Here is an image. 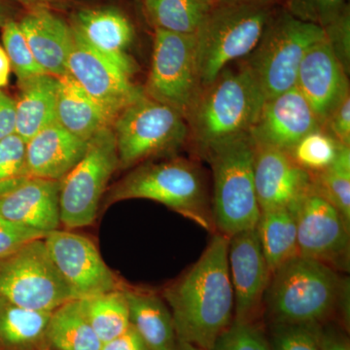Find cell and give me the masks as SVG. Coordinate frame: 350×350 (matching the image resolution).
<instances>
[{"mask_svg": "<svg viewBox=\"0 0 350 350\" xmlns=\"http://www.w3.org/2000/svg\"><path fill=\"white\" fill-rule=\"evenodd\" d=\"M228 248L229 238L214 234L199 260L163 290L177 338L204 350L234 320Z\"/></svg>", "mask_w": 350, "mask_h": 350, "instance_id": "6da1fadb", "label": "cell"}, {"mask_svg": "<svg viewBox=\"0 0 350 350\" xmlns=\"http://www.w3.org/2000/svg\"><path fill=\"white\" fill-rule=\"evenodd\" d=\"M266 101L255 78L243 64L238 70L226 68L202 91L186 122L198 150L209 145L250 133Z\"/></svg>", "mask_w": 350, "mask_h": 350, "instance_id": "7a4b0ae2", "label": "cell"}, {"mask_svg": "<svg viewBox=\"0 0 350 350\" xmlns=\"http://www.w3.org/2000/svg\"><path fill=\"white\" fill-rule=\"evenodd\" d=\"M342 278L323 262L299 255L271 275L262 312L269 324H323L337 313Z\"/></svg>", "mask_w": 350, "mask_h": 350, "instance_id": "3957f363", "label": "cell"}, {"mask_svg": "<svg viewBox=\"0 0 350 350\" xmlns=\"http://www.w3.org/2000/svg\"><path fill=\"white\" fill-rule=\"evenodd\" d=\"M254 142L241 133L200 152L213 174V216L215 231L228 238L255 229L261 211L254 181Z\"/></svg>", "mask_w": 350, "mask_h": 350, "instance_id": "277c9868", "label": "cell"}, {"mask_svg": "<svg viewBox=\"0 0 350 350\" xmlns=\"http://www.w3.org/2000/svg\"><path fill=\"white\" fill-rule=\"evenodd\" d=\"M131 199L160 202L206 231H215L202 175L197 165L185 159L140 163L113 186L107 204Z\"/></svg>", "mask_w": 350, "mask_h": 350, "instance_id": "5b68a950", "label": "cell"}, {"mask_svg": "<svg viewBox=\"0 0 350 350\" xmlns=\"http://www.w3.org/2000/svg\"><path fill=\"white\" fill-rule=\"evenodd\" d=\"M324 38L322 27L297 19L283 9L271 13L256 47L241 64L269 100L295 87L306 53Z\"/></svg>", "mask_w": 350, "mask_h": 350, "instance_id": "8992f818", "label": "cell"}, {"mask_svg": "<svg viewBox=\"0 0 350 350\" xmlns=\"http://www.w3.org/2000/svg\"><path fill=\"white\" fill-rule=\"evenodd\" d=\"M271 13V7L214 5L195 33L202 89L255 49Z\"/></svg>", "mask_w": 350, "mask_h": 350, "instance_id": "52a82bcc", "label": "cell"}, {"mask_svg": "<svg viewBox=\"0 0 350 350\" xmlns=\"http://www.w3.org/2000/svg\"><path fill=\"white\" fill-rule=\"evenodd\" d=\"M120 169L151 158L172 155L190 138L185 118L174 108L146 94L126 107L112 124Z\"/></svg>", "mask_w": 350, "mask_h": 350, "instance_id": "ba28073f", "label": "cell"}, {"mask_svg": "<svg viewBox=\"0 0 350 350\" xmlns=\"http://www.w3.org/2000/svg\"><path fill=\"white\" fill-rule=\"evenodd\" d=\"M0 298L21 308L49 312L75 300L51 259L44 239L0 260Z\"/></svg>", "mask_w": 350, "mask_h": 350, "instance_id": "9c48e42d", "label": "cell"}, {"mask_svg": "<svg viewBox=\"0 0 350 350\" xmlns=\"http://www.w3.org/2000/svg\"><path fill=\"white\" fill-rule=\"evenodd\" d=\"M118 169L114 133L107 126L89 140L85 155L61 180L59 213L64 227L93 224L108 182Z\"/></svg>", "mask_w": 350, "mask_h": 350, "instance_id": "30bf717a", "label": "cell"}, {"mask_svg": "<svg viewBox=\"0 0 350 350\" xmlns=\"http://www.w3.org/2000/svg\"><path fill=\"white\" fill-rule=\"evenodd\" d=\"M144 90L186 120L202 91L195 34L154 29L151 68Z\"/></svg>", "mask_w": 350, "mask_h": 350, "instance_id": "8fae6325", "label": "cell"}, {"mask_svg": "<svg viewBox=\"0 0 350 350\" xmlns=\"http://www.w3.org/2000/svg\"><path fill=\"white\" fill-rule=\"evenodd\" d=\"M299 255L338 273L350 269V223L314 191L295 209Z\"/></svg>", "mask_w": 350, "mask_h": 350, "instance_id": "7c38bea8", "label": "cell"}, {"mask_svg": "<svg viewBox=\"0 0 350 350\" xmlns=\"http://www.w3.org/2000/svg\"><path fill=\"white\" fill-rule=\"evenodd\" d=\"M69 54L68 75L100 108L110 125L121 112L144 94V88L131 82V78L92 49L76 33Z\"/></svg>", "mask_w": 350, "mask_h": 350, "instance_id": "4fadbf2b", "label": "cell"}, {"mask_svg": "<svg viewBox=\"0 0 350 350\" xmlns=\"http://www.w3.org/2000/svg\"><path fill=\"white\" fill-rule=\"evenodd\" d=\"M44 243L75 300L122 289L91 239L56 230L44 238Z\"/></svg>", "mask_w": 350, "mask_h": 350, "instance_id": "5bb4252c", "label": "cell"}, {"mask_svg": "<svg viewBox=\"0 0 350 350\" xmlns=\"http://www.w3.org/2000/svg\"><path fill=\"white\" fill-rule=\"evenodd\" d=\"M228 265L234 291V320L257 322L271 275L256 228L230 237Z\"/></svg>", "mask_w": 350, "mask_h": 350, "instance_id": "9a60e30c", "label": "cell"}, {"mask_svg": "<svg viewBox=\"0 0 350 350\" xmlns=\"http://www.w3.org/2000/svg\"><path fill=\"white\" fill-rule=\"evenodd\" d=\"M254 146V181L260 211H294L312 192V174L295 163L286 151Z\"/></svg>", "mask_w": 350, "mask_h": 350, "instance_id": "2e32d148", "label": "cell"}, {"mask_svg": "<svg viewBox=\"0 0 350 350\" xmlns=\"http://www.w3.org/2000/svg\"><path fill=\"white\" fill-rule=\"evenodd\" d=\"M319 120L296 87L265 101L250 135L255 144L289 152L313 131Z\"/></svg>", "mask_w": 350, "mask_h": 350, "instance_id": "e0dca14e", "label": "cell"}, {"mask_svg": "<svg viewBox=\"0 0 350 350\" xmlns=\"http://www.w3.org/2000/svg\"><path fill=\"white\" fill-rule=\"evenodd\" d=\"M71 27L101 57L129 77L137 71L135 59L128 54L135 40L133 23L115 7L84 8L73 16Z\"/></svg>", "mask_w": 350, "mask_h": 350, "instance_id": "ac0fdd59", "label": "cell"}, {"mask_svg": "<svg viewBox=\"0 0 350 350\" xmlns=\"http://www.w3.org/2000/svg\"><path fill=\"white\" fill-rule=\"evenodd\" d=\"M295 87L308 101L321 126L330 113L349 96V75L325 38L306 53Z\"/></svg>", "mask_w": 350, "mask_h": 350, "instance_id": "d6986e66", "label": "cell"}, {"mask_svg": "<svg viewBox=\"0 0 350 350\" xmlns=\"http://www.w3.org/2000/svg\"><path fill=\"white\" fill-rule=\"evenodd\" d=\"M18 24L46 75L57 78L68 75V57L75 40L71 25L49 7L31 9Z\"/></svg>", "mask_w": 350, "mask_h": 350, "instance_id": "ffe728a7", "label": "cell"}, {"mask_svg": "<svg viewBox=\"0 0 350 350\" xmlns=\"http://www.w3.org/2000/svg\"><path fill=\"white\" fill-rule=\"evenodd\" d=\"M59 189L61 181L27 177L0 196V215L47 234L56 231L62 224Z\"/></svg>", "mask_w": 350, "mask_h": 350, "instance_id": "44dd1931", "label": "cell"}, {"mask_svg": "<svg viewBox=\"0 0 350 350\" xmlns=\"http://www.w3.org/2000/svg\"><path fill=\"white\" fill-rule=\"evenodd\" d=\"M88 142L53 122L27 142V175L61 181L85 155Z\"/></svg>", "mask_w": 350, "mask_h": 350, "instance_id": "7402d4cb", "label": "cell"}, {"mask_svg": "<svg viewBox=\"0 0 350 350\" xmlns=\"http://www.w3.org/2000/svg\"><path fill=\"white\" fill-rule=\"evenodd\" d=\"M131 325L144 338L149 350H174L177 338L169 306L150 291L124 288Z\"/></svg>", "mask_w": 350, "mask_h": 350, "instance_id": "603a6c76", "label": "cell"}, {"mask_svg": "<svg viewBox=\"0 0 350 350\" xmlns=\"http://www.w3.org/2000/svg\"><path fill=\"white\" fill-rule=\"evenodd\" d=\"M18 83L20 94L15 100V133L27 144L56 121L57 78L42 75Z\"/></svg>", "mask_w": 350, "mask_h": 350, "instance_id": "cb8c5ba5", "label": "cell"}, {"mask_svg": "<svg viewBox=\"0 0 350 350\" xmlns=\"http://www.w3.org/2000/svg\"><path fill=\"white\" fill-rule=\"evenodd\" d=\"M56 121L86 142L103 128L112 126L100 108L69 75L57 78Z\"/></svg>", "mask_w": 350, "mask_h": 350, "instance_id": "d4e9b609", "label": "cell"}, {"mask_svg": "<svg viewBox=\"0 0 350 350\" xmlns=\"http://www.w3.org/2000/svg\"><path fill=\"white\" fill-rule=\"evenodd\" d=\"M52 312L5 303L0 312V350L47 349L46 334Z\"/></svg>", "mask_w": 350, "mask_h": 350, "instance_id": "484cf974", "label": "cell"}, {"mask_svg": "<svg viewBox=\"0 0 350 350\" xmlns=\"http://www.w3.org/2000/svg\"><path fill=\"white\" fill-rule=\"evenodd\" d=\"M258 238L271 275L299 256L295 211L276 209L262 211L256 226Z\"/></svg>", "mask_w": 350, "mask_h": 350, "instance_id": "4316f807", "label": "cell"}, {"mask_svg": "<svg viewBox=\"0 0 350 350\" xmlns=\"http://www.w3.org/2000/svg\"><path fill=\"white\" fill-rule=\"evenodd\" d=\"M46 342L53 350H100L103 345L78 300L69 301L52 312Z\"/></svg>", "mask_w": 350, "mask_h": 350, "instance_id": "83f0119b", "label": "cell"}, {"mask_svg": "<svg viewBox=\"0 0 350 350\" xmlns=\"http://www.w3.org/2000/svg\"><path fill=\"white\" fill-rule=\"evenodd\" d=\"M215 3L213 0H144L154 29L195 34Z\"/></svg>", "mask_w": 350, "mask_h": 350, "instance_id": "f1b7e54d", "label": "cell"}, {"mask_svg": "<svg viewBox=\"0 0 350 350\" xmlns=\"http://www.w3.org/2000/svg\"><path fill=\"white\" fill-rule=\"evenodd\" d=\"M78 303L101 344L118 337L131 326L124 288L80 299Z\"/></svg>", "mask_w": 350, "mask_h": 350, "instance_id": "f546056e", "label": "cell"}, {"mask_svg": "<svg viewBox=\"0 0 350 350\" xmlns=\"http://www.w3.org/2000/svg\"><path fill=\"white\" fill-rule=\"evenodd\" d=\"M313 191L336 207L350 223V147H342L334 163L312 174Z\"/></svg>", "mask_w": 350, "mask_h": 350, "instance_id": "4dcf8cb0", "label": "cell"}, {"mask_svg": "<svg viewBox=\"0 0 350 350\" xmlns=\"http://www.w3.org/2000/svg\"><path fill=\"white\" fill-rule=\"evenodd\" d=\"M342 147L344 145L319 129L301 138L288 153L297 165L310 174H317L334 163Z\"/></svg>", "mask_w": 350, "mask_h": 350, "instance_id": "1f68e13d", "label": "cell"}, {"mask_svg": "<svg viewBox=\"0 0 350 350\" xmlns=\"http://www.w3.org/2000/svg\"><path fill=\"white\" fill-rule=\"evenodd\" d=\"M1 27L2 47L10 62L11 69L17 76L18 82L25 81L34 76L46 75L34 59L18 22L9 19Z\"/></svg>", "mask_w": 350, "mask_h": 350, "instance_id": "d6a6232c", "label": "cell"}, {"mask_svg": "<svg viewBox=\"0 0 350 350\" xmlns=\"http://www.w3.org/2000/svg\"><path fill=\"white\" fill-rule=\"evenodd\" d=\"M29 177L27 172V144L17 135L0 140V196Z\"/></svg>", "mask_w": 350, "mask_h": 350, "instance_id": "836d02e7", "label": "cell"}, {"mask_svg": "<svg viewBox=\"0 0 350 350\" xmlns=\"http://www.w3.org/2000/svg\"><path fill=\"white\" fill-rule=\"evenodd\" d=\"M271 350H321L322 324H269Z\"/></svg>", "mask_w": 350, "mask_h": 350, "instance_id": "e575fe53", "label": "cell"}, {"mask_svg": "<svg viewBox=\"0 0 350 350\" xmlns=\"http://www.w3.org/2000/svg\"><path fill=\"white\" fill-rule=\"evenodd\" d=\"M211 350H271L268 336L258 322L232 320Z\"/></svg>", "mask_w": 350, "mask_h": 350, "instance_id": "d590c367", "label": "cell"}, {"mask_svg": "<svg viewBox=\"0 0 350 350\" xmlns=\"http://www.w3.org/2000/svg\"><path fill=\"white\" fill-rule=\"evenodd\" d=\"M349 6L347 0H285V10L297 19L323 29Z\"/></svg>", "mask_w": 350, "mask_h": 350, "instance_id": "8d00e7d4", "label": "cell"}, {"mask_svg": "<svg viewBox=\"0 0 350 350\" xmlns=\"http://www.w3.org/2000/svg\"><path fill=\"white\" fill-rule=\"evenodd\" d=\"M327 43L338 61L349 75L350 71V9L342 11L330 24L323 27Z\"/></svg>", "mask_w": 350, "mask_h": 350, "instance_id": "74e56055", "label": "cell"}, {"mask_svg": "<svg viewBox=\"0 0 350 350\" xmlns=\"http://www.w3.org/2000/svg\"><path fill=\"white\" fill-rule=\"evenodd\" d=\"M47 234L0 215V260L10 256L31 241L45 238Z\"/></svg>", "mask_w": 350, "mask_h": 350, "instance_id": "f35d334b", "label": "cell"}, {"mask_svg": "<svg viewBox=\"0 0 350 350\" xmlns=\"http://www.w3.org/2000/svg\"><path fill=\"white\" fill-rule=\"evenodd\" d=\"M322 130L340 144L350 147V94L327 117Z\"/></svg>", "mask_w": 350, "mask_h": 350, "instance_id": "ab89813d", "label": "cell"}, {"mask_svg": "<svg viewBox=\"0 0 350 350\" xmlns=\"http://www.w3.org/2000/svg\"><path fill=\"white\" fill-rule=\"evenodd\" d=\"M100 350H149L148 347L133 326L118 337L112 338L101 345Z\"/></svg>", "mask_w": 350, "mask_h": 350, "instance_id": "60d3db41", "label": "cell"}, {"mask_svg": "<svg viewBox=\"0 0 350 350\" xmlns=\"http://www.w3.org/2000/svg\"><path fill=\"white\" fill-rule=\"evenodd\" d=\"M16 103L0 90V140L15 133Z\"/></svg>", "mask_w": 350, "mask_h": 350, "instance_id": "b9f144b4", "label": "cell"}, {"mask_svg": "<svg viewBox=\"0 0 350 350\" xmlns=\"http://www.w3.org/2000/svg\"><path fill=\"white\" fill-rule=\"evenodd\" d=\"M321 350H350L349 338L338 329L322 324L320 333Z\"/></svg>", "mask_w": 350, "mask_h": 350, "instance_id": "7bdbcfd3", "label": "cell"}, {"mask_svg": "<svg viewBox=\"0 0 350 350\" xmlns=\"http://www.w3.org/2000/svg\"><path fill=\"white\" fill-rule=\"evenodd\" d=\"M349 278H342V286H340V295H338L337 314L340 315L342 320V323L349 329Z\"/></svg>", "mask_w": 350, "mask_h": 350, "instance_id": "ee69618b", "label": "cell"}, {"mask_svg": "<svg viewBox=\"0 0 350 350\" xmlns=\"http://www.w3.org/2000/svg\"><path fill=\"white\" fill-rule=\"evenodd\" d=\"M11 66L3 47L0 46V89L8 84Z\"/></svg>", "mask_w": 350, "mask_h": 350, "instance_id": "f6af8a7d", "label": "cell"}, {"mask_svg": "<svg viewBox=\"0 0 350 350\" xmlns=\"http://www.w3.org/2000/svg\"><path fill=\"white\" fill-rule=\"evenodd\" d=\"M278 0H213L215 4H237V5H252L271 7Z\"/></svg>", "mask_w": 350, "mask_h": 350, "instance_id": "bcb514c9", "label": "cell"}, {"mask_svg": "<svg viewBox=\"0 0 350 350\" xmlns=\"http://www.w3.org/2000/svg\"><path fill=\"white\" fill-rule=\"evenodd\" d=\"M16 1L31 10L38 7H49L53 0H16Z\"/></svg>", "mask_w": 350, "mask_h": 350, "instance_id": "7dc6e473", "label": "cell"}, {"mask_svg": "<svg viewBox=\"0 0 350 350\" xmlns=\"http://www.w3.org/2000/svg\"><path fill=\"white\" fill-rule=\"evenodd\" d=\"M174 350H204L200 349V347H195V345L188 344V342H182V340H179L177 342L176 347H175Z\"/></svg>", "mask_w": 350, "mask_h": 350, "instance_id": "c3c4849f", "label": "cell"}, {"mask_svg": "<svg viewBox=\"0 0 350 350\" xmlns=\"http://www.w3.org/2000/svg\"><path fill=\"white\" fill-rule=\"evenodd\" d=\"M7 20H9V16L8 12H7V9L5 8V7L2 5L1 3H0V25H3Z\"/></svg>", "mask_w": 350, "mask_h": 350, "instance_id": "681fc988", "label": "cell"}, {"mask_svg": "<svg viewBox=\"0 0 350 350\" xmlns=\"http://www.w3.org/2000/svg\"><path fill=\"white\" fill-rule=\"evenodd\" d=\"M6 301L3 300V299L0 298V312H1L2 308L5 305Z\"/></svg>", "mask_w": 350, "mask_h": 350, "instance_id": "f907efd6", "label": "cell"}, {"mask_svg": "<svg viewBox=\"0 0 350 350\" xmlns=\"http://www.w3.org/2000/svg\"><path fill=\"white\" fill-rule=\"evenodd\" d=\"M44 350H53V349H44Z\"/></svg>", "mask_w": 350, "mask_h": 350, "instance_id": "816d5d0a", "label": "cell"}, {"mask_svg": "<svg viewBox=\"0 0 350 350\" xmlns=\"http://www.w3.org/2000/svg\"><path fill=\"white\" fill-rule=\"evenodd\" d=\"M137 1H139V0H137Z\"/></svg>", "mask_w": 350, "mask_h": 350, "instance_id": "f5cc1de1", "label": "cell"}]
</instances>
